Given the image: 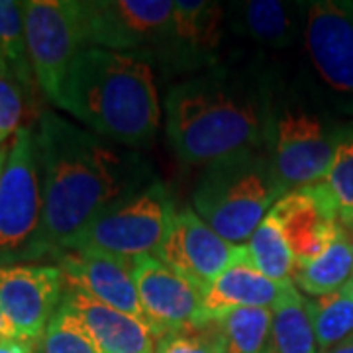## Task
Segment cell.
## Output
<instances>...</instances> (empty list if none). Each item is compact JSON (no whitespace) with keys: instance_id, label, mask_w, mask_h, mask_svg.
<instances>
[{"instance_id":"277c9868","label":"cell","mask_w":353,"mask_h":353,"mask_svg":"<svg viewBox=\"0 0 353 353\" xmlns=\"http://www.w3.org/2000/svg\"><path fill=\"white\" fill-rule=\"evenodd\" d=\"M285 194L269 152H250L206 167L192 208L224 240L245 245Z\"/></svg>"},{"instance_id":"7402d4cb","label":"cell","mask_w":353,"mask_h":353,"mask_svg":"<svg viewBox=\"0 0 353 353\" xmlns=\"http://www.w3.org/2000/svg\"><path fill=\"white\" fill-rule=\"evenodd\" d=\"M318 352L326 353L353 332V283L341 289L308 299Z\"/></svg>"},{"instance_id":"3957f363","label":"cell","mask_w":353,"mask_h":353,"mask_svg":"<svg viewBox=\"0 0 353 353\" xmlns=\"http://www.w3.org/2000/svg\"><path fill=\"white\" fill-rule=\"evenodd\" d=\"M59 108L126 148L150 145L163 110L148 57L87 48L69 69Z\"/></svg>"},{"instance_id":"8fae6325","label":"cell","mask_w":353,"mask_h":353,"mask_svg":"<svg viewBox=\"0 0 353 353\" xmlns=\"http://www.w3.org/2000/svg\"><path fill=\"white\" fill-rule=\"evenodd\" d=\"M63 296L65 277L57 265H0V308L18 338L39 340Z\"/></svg>"},{"instance_id":"9c48e42d","label":"cell","mask_w":353,"mask_h":353,"mask_svg":"<svg viewBox=\"0 0 353 353\" xmlns=\"http://www.w3.org/2000/svg\"><path fill=\"white\" fill-rule=\"evenodd\" d=\"M79 14L87 48L161 55L171 32L173 0H83Z\"/></svg>"},{"instance_id":"f546056e","label":"cell","mask_w":353,"mask_h":353,"mask_svg":"<svg viewBox=\"0 0 353 353\" xmlns=\"http://www.w3.org/2000/svg\"><path fill=\"white\" fill-rule=\"evenodd\" d=\"M0 353H38L34 350V341L0 334Z\"/></svg>"},{"instance_id":"83f0119b","label":"cell","mask_w":353,"mask_h":353,"mask_svg":"<svg viewBox=\"0 0 353 353\" xmlns=\"http://www.w3.org/2000/svg\"><path fill=\"white\" fill-rule=\"evenodd\" d=\"M155 353H224L216 322L181 330L157 340Z\"/></svg>"},{"instance_id":"44dd1931","label":"cell","mask_w":353,"mask_h":353,"mask_svg":"<svg viewBox=\"0 0 353 353\" xmlns=\"http://www.w3.org/2000/svg\"><path fill=\"white\" fill-rule=\"evenodd\" d=\"M269 353H320L314 326L308 312V299L294 283L271 308Z\"/></svg>"},{"instance_id":"7a4b0ae2","label":"cell","mask_w":353,"mask_h":353,"mask_svg":"<svg viewBox=\"0 0 353 353\" xmlns=\"http://www.w3.org/2000/svg\"><path fill=\"white\" fill-rule=\"evenodd\" d=\"M279 87L257 61L218 63L175 83L165 97V132L181 161L210 165L269 152Z\"/></svg>"},{"instance_id":"9a60e30c","label":"cell","mask_w":353,"mask_h":353,"mask_svg":"<svg viewBox=\"0 0 353 353\" xmlns=\"http://www.w3.org/2000/svg\"><path fill=\"white\" fill-rule=\"evenodd\" d=\"M289 243L294 265L314 259L340 234V210L324 183L289 190L271 208Z\"/></svg>"},{"instance_id":"30bf717a","label":"cell","mask_w":353,"mask_h":353,"mask_svg":"<svg viewBox=\"0 0 353 353\" xmlns=\"http://www.w3.org/2000/svg\"><path fill=\"white\" fill-rule=\"evenodd\" d=\"M28 55L46 99L59 108L69 69L85 46L79 0L24 2Z\"/></svg>"},{"instance_id":"ac0fdd59","label":"cell","mask_w":353,"mask_h":353,"mask_svg":"<svg viewBox=\"0 0 353 353\" xmlns=\"http://www.w3.org/2000/svg\"><path fill=\"white\" fill-rule=\"evenodd\" d=\"M63 304L79 316L102 353H155L157 340L143 320L116 310L71 285H65Z\"/></svg>"},{"instance_id":"5b68a950","label":"cell","mask_w":353,"mask_h":353,"mask_svg":"<svg viewBox=\"0 0 353 353\" xmlns=\"http://www.w3.org/2000/svg\"><path fill=\"white\" fill-rule=\"evenodd\" d=\"M345 126L330 118L320 102L279 88L269 157L287 192L326 179Z\"/></svg>"},{"instance_id":"2e32d148","label":"cell","mask_w":353,"mask_h":353,"mask_svg":"<svg viewBox=\"0 0 353 353\" xmlns=\"http://www.w3.org/2000/svg\"><path fill=\"white\" fill-rule=\"evenodd\" d=\"M55 265L63 273L65 285L85 290L92 299L143 320L132 259L99 250H79L63 253Z\"/></svg>"},{"instance_id":"484cf974","label":"cell","mask_w":353,"mask_h":353,"mask_svg":"<svg viewBox=\"0 0 353 353\" xmlns=\"http://www.w3.org/2000/svg\"><path fill=\"white\" fill-rule=\"evenodd\" d=\"M38 353H102L79 316L61 304L39 338Z\"/></svg>"},{"instance_id":"4316f807","label":"cell","mask_w":353,"mask_h":353,"mask_svg":"<svg viewBox=\"0 0 353 353\" xmlns=\"http://www.w3.org/2000/svg\"><path fill=\"white\" fill-rule=\"evenodd\" d=\"M332 192L340 210V220L353 214V120L347 122L330 171L322 181Z\"/></svg>"},{"instance_id":"5bb4252c","label":"cell","mask_w":353,"mask_h":353,"mask_svg":"<svg viewBox=\"0 0 353 353\" xmlns=\"http://www.w3.org/2000/svg\"><path fill=\"white\" fill-rule=\"evenodd\" d=\"M226 8L214 0H175L171 32L161 51L175 71L202 73L220 63Z\"/></svg>"},{"instance_id":"d6986e66","label":"cell","mask_w":353,"mask_h":353,"mask_svg":"<svg viewBox=\"0 0 353 353\" xmlns=\"http://www.w3.org/2000/svg\"><path fill=\"white\" fill-rule=\"evenodd\" d=\"M228 28L255 43L287 50L303 38L306 4L283 0H248L232 2L226 10Z\"/></svg>"},{"instance_id":"52a82bcc","label":"cell","mask_w":353,"mask_h":353,"mask_svg":"<svg viewBox=\"0 0 353 353\" xmlns=\"http://www.w3.org/2000/svg\"><path fill=\"white\" fill-rule=\"evenodd\" d=\"M43 212L36 134L22 126L12 138L0 173V265L28 261Z\"/></svg>"},{"instance_id":"8992f818","label":"cell","mask_w":353,"mask_h":353,"mask_svg":"<svg viewBox=\"0 0 353 353\" xmlns=\"http://www.w3.org/2000/svg\"><path fill=\"white\" fill-rule=\"evenodd\" d=\"M175 214L169 190L155 179L94 216L67 243L63 253L99 250L132 261L143 255H155Z\"/></svg>"},{"instance_id":"e575fe53","label":"cell","mask_w":353,"mask_h":353,"mask_svg":"<svg viewBox=\"0 0 353 353\" xmlns=\"http://www.w3.org/2000/svg\"><path fill=\"white\" fill-rule=\"evenodd\" d=\"M352 238V253H353V236H350ZM350 283H353V269H352V279H350Z\"/></svg>"},{"instance_id":"ba28073f","label":"cell","mask_w":353,"mask_h":353,"mask_svg":"<svg viewBox=\"0 0 353 353\" xmlns=\"http://www.w3.org/2000/svg\"><path fill=\"white\" fill-rule=\"evenodd\" d=\"M304 51L332 108L353 116V2H306Z\"/></svg>"},{"instance_id":"cb8c5ba5","label":"cell","mask_w":353,"mask_h":353,"mask_svg":"<svg viewBox=\"0 0 353 353\" xmlns=\"http://www.w3.org/2000/svg\"><path fill=\"white\" fill-rule=\"evenodd\" d=\"M224 353H269L271 308H240L214 320Z\"/></svg>"},{"instance_id":"1f68e13d","label":"cell","mask_w":353,"mask_h":353,"mask_svg":"<svg viewBox=\"0 0 353 353\" xmlns=\"http://www.w3.org/2000/svg\"><path fill=\"white\" fill-rule=\"evenodd\" d=\"M0 334H6V336H16L10 328V324H8V320H6V316L2 312V308H0Z\"/></svg>"},{"instance_id":"6da1fadb","label":"cell","mask_w":353,"mask_h":353,"mask_svg":"<svg viewBox=\"0 0 353 353\" xmlns=\"http://www.w3.org/2000/svg\"><path fill=\"white\" fill-rule=\"evenodd\" d=\"M34 134L43 212L28 261H57L94 216L155 181L138 152L116 150L59 114L41 112Z\"/></svg>"},{"instance_id":"836d02e7","label":"cell","mask_w":353,"mask_h":353,"mask_svg":"<svg viewBox=\"0 0 353 353\" xmlns=\"http://www.w3.org/2000/svg\"><path fill=\"white\" fill-rule=\"evenodd\" d=\"M340 222H341V226L345 228V232H347L350 236H353V214L345 216V218H341Z\"/></svg>"},{"instance_id":"ffe728a7","label":"cell","mask_w":353,"mask_h":353,"mask_svg":"<svg viewBox=\"0 0 353 353\" xmlns=\"http://www.w3.org/2000/svg\"><path fill=\"white\" fill-rule=\"evenodd\" d=\"M353 269L352 238L341 226L340 234L314 259L294 265L292 283L310 299L341 289L350 283Z\"/></svg>"},{"instance_id":"603a6c76","label":"cell","mask_w":353,"mask_h":353,"mask_svg":"<svg viewBox=\"0 0 353 353\" xmlns=\"http://www.w3.org/2000/svg\"><path fill=\"white\" fill-rule=\"evenodd\" d=\"M0 67L4 75L22 88L34 81L26 43L24 2L0 0Z\"/></svg>"},{"instance_id":"e0dca14e","label":"cell","mask_w":353,"mask_h":353,"mask_svg":"<svg viewBox=\"0 0 353 353\" xmlns=\"http://www.w3.org/2000/svg\"><path fill=\"white\" fill-rule=\"evenodd\" d=\"M290 285L292 281L277 283L265 277L253 263L248 248L240 245L234 261L204 290L201 326L240 308H273Z\"/></svg>"},{"instance_id":"4fadbf2b","label":"cell","mask_w":353,"mask_h":353,"mask_svg":"<svg viewBox=\"0 0 353 353\" xmlns=\"http://www.w3.org/2000/svg\"><path fill=\"white\" fill-rule=\"evenodd\" d=\"M238 248L216 234L194 208L187 206L176 210L155 255L175 273L206 290L234 261Z\"/></svg>"},{"instance_id":"d590c367","label":"cell","mask_w":353,"mask_h":353,"mask_svg":"<svg viewBox=\"0 0 353 353\" xmlns=\"http://www.w3.org/2000/svg\"><path fill=\"white\" fill-rule=\"evenodd\" d=\"M0 77H6L4 75V71H2V67H0Z\"/></svg>"},{"instance_id":"d4e9b609","label":"cell","mask_w":353,"mask_h":353,"mask_svg":"<svg viewBox=\"0 0 353 353\" xmlns=\"http://www.w3.org/2000/svg\"><path fill=\"white\" fill-rule=\"evenodd\" d=\"M245 248L252 255L253 263L257 265V269L265 277L273 279L277 283L292 281L294 257L273 212H269L261 220Z\"/></svg>"},{"instance_id":"d6a6232c","label":"cell","mask_w":353,"mask_h":353,"mask_svg":"<svg viewBox=\"0 0 353 353\" xmlns=\"http://www.w3.org/2000/svg\"><path fill=\"white\" fill-rule=\"evenodd\" d=\"M8 148H10V139L0 145V173H2V167H4V161H6V155H8Z\"/></svg>"},{"instance_id":"4dcf8cb0","label":"cell","mask_w":353,"mask_h":353,"mask_svg":"<svg viewBox=\"0 0 353 353\" xmlns=\"http://www.w3.org/2000/svg\"><path fill=\"white\" fill-rule=\"evenodd\" d=\"M326 353H353V332L345 338V340L340 341L338 345H334V347L328 350Z\"/></svg>"},{"instance_id":"f1b7e54d","label":"cell","mask_w":353,"mask_h":353,"mask_svg":"<svg viewBox=\"0 0 353 353\" xmlns=\"http://www.w3.org/2000/svg\"><path fill=\"white\" fill-rule=\"evenodd\" d=\"M24 116L22 87L8 77H0V145H4L20 130Z\"/></svg>"},{"instance_id":"7c38bea8","label":"cell","mask_w":353,"mask_h":353,"mask_svg":"<svg viewBox=\"0 0 353 353\" xmlns=\"http://www.w3.org/2000/svg\"><path fill=\"white\" fill-rule=\"evenodd\" d=\"M134 281L143 320L155 340L201 326L204 290L175 273L157 255L134 259Z\"/></svg>"}]
</instances>
